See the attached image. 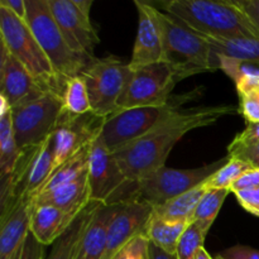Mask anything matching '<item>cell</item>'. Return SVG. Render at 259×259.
<instances>
[{"instance_id":"34","label":"cell","mask_w":259,"mask_h":259,"mask_svg":"<svg viewBox=\"0 0 259 259\" xmlns=\"http://www.w3.org/2000/svg\"><path fill=\"white\" fill-rule=\"evenodd\" d=\"M45 253L46 245L40 244L33 237L32 233L29 232L22 247L15 252V254L10 259H45Z\"/></svg>"},{"instance_id":"39","label":"cell","mask_w":259,"mask_h":259,"mask_svg":"<svg viewBox=\"0 0 259 259\" xmlns=\"http://www.w3.org/2000/svg\"><path fill=\"white\" fill-rule=\"evenodd\" d=\"M219 255L223 259H259V249L248 245H234Z\"/></svg>"},{"instance_id":"18","label":"cell","mask_w":259,"mask_h":259,"mask_svg":"<svg viewBox=\"0 0 259 259\" xmlns=\"http://www.w3.org/2000/svg\"><path fill=\"white\" fill-rule=\"evenodd\" d=\"M90 185L88 174L71 184L61 186L50 192L37 195L32 199L33 206L51 205L73 215H80L90 205Z\"/></svg>"},{"instance_id":"5","label":"cell","mask_w":259,"mask_h":259,"mask_svg":"<svg viewBox=\"0 0 259 259\" xmlns=\"http://www.w3.org/2000/svg\"><path fill=\"white\" fill-rule=\"evenodd\" d=\"M196 91L186 95L174 96L164 105L141 106V108L123 109L104 119L100 138L113 153L120 151L128 144L148 134L169 116L181 110L186 101L195 98Z\"/></svg>"},{"instance_id":"12","label":"cell","mask_w":259,"mask_h":259,"mask_svg":"<svg viewBox=\"0 0 259 259\" xmlns=\"http://www.w3.org/2000/svg\"><path fill=\"white\" fill-rule=\"evenodd\" d=\"M103 123L104 119L93 113L73 116L62 111L52 133L53 171L91 143L100 134Z\"/></svg>"},{"instance_id":"21","label":"cell","mask_w":259,"mask_h":259,"mask_svg":"<svg viewBox=\"0 0 259 259\" xmlns=\"http://www.w3.org/2000/svg\"><path fill=\"white\" fill-rule=\"evenodd\" d=\"M100 204L91 201L90 205L76 218L71 227L51 245V252L45 259H73L86 228L90 224L96 207Z\"/></svg>"},{"instance_id":"23","label":"cell","mask_w":259,"mask_h":259,"mask_svg":"<svg viewBox=\"0 0 259 259\" xmlns=\"http://www.w3.org/2000/svg\"><path fill=\"white\" fill-rule=\"evenodd\" d=\"M13 129L12 109L0 113V176L2 182L13 176L22 158Z\"/></svg>"},{"instance_id":"33","label":"cell","mask_w":259,"mask_h":259,"mask_svg":"<svg viewBox=\"0 0 259 259\" xmlns=\"http://www.w3.org/2000/svg\"><path fill=\"white\" fill-rule=\"evenodd\" d=\"M148 243L149 240L146 234L138 235L132 239L128 244L124 245L113 259H144Z\"/></svg>"},{"instance_id":"27","label":"cell","mask_w":259,"mask_h":259,"mask_svg":"<svg viewBox=\"0 0 259 259\" xmlns=\"http://www.w3.org/2000/svg\"><path fill=\"white\" fill-rule=\"evenodd\" d=\"M219 70L224 71L235 82L238 95L242 96L253 90H259V66L240 62L232 58L218 56Z\"/></svg>"},{"instance_id":"25","label":"cell","mask_w":259,"mask_h":259,"mask_svg":"<svg viewBox=\"0 0 259 259\" xmlns=\"http://www.w3.org/2000/svg\"><path fill=\"white\" fill-rule=\"evenodd\" d=\"M204 37L211 45L215 55L240 62L259 66V38H212Z\"/></svg>"},{"instance_id":"11","label":"cell","mask_w":259,"mask_h":259,"mask_svg":"<svg viewBox=\"0 0 259 259\" xmlns=\"http://www.w3.org/2000/svg\"><path fill=\"white\" fill-rule=\"evenodd\" d=\"M177 82L176 72L166 62L132 68L129 82L119 101V110L164 105L174 98L172 91Z\"/></svg>"},{"instance_id":"42","label":"cell","mask_w":259,"mask_h":259,"mask_svg":"<svg viewBox=\"0 0 259 259\" xmlns=\"http://www.w3.org/2000/svg\"><path fill=\"white\" fill-rule=\"evenodd\" d=\"M144 259H177L176 254H169V253L164 252L163 249L154 245L153 243L149 242L148 247H147L146 255Z\"/></svg>"},{"instance_id":"15","label":"cell","mask_w":259,"mask_h":259,"mask_svg":"<svg viewBox=\"0 0 259 259\" xmlns=\"http://www.w3.org/2000/svg\"><path fill=\"white\" fill-rule=\"evenodd\" d=\"M134 4L138 10V32L129 66L136 68L164 62L163 35L158 19L159 10L149 3L139 0H136Z\"/></svg>"},{"instance_id":"13","label":"cell","mask_w":259,"mask_h":259,"mask_svg":"<svg viewBox=\"0 0 259 259\" xmlns=\"http://www.w3.org/2000/svg\"><path fill=\"white\" fill-rule=\"evenodd\" d=\"M48 5L66 42L73 52L94 57V50L100 43L98 30L89 13L82 12L75 0H48Z\"/></svg>"},{"instance_id":"44","label":"cell","mask_w":259,"mask_h":259,"mask_svg":"<svg viewBox=\"0 0 259 259\" xmlns=\"http://www.w3.org/2000/svg\"><path fill=\"white\" fill-rule=\"evenodd\" d=\"M215 259H223V258L220 257V255H217V257H215Z\"/></svg>"},{"instance_id":"40","label":"cell","mask_w":259,"mask_h":259,"mask_svg":"<svg viewBox=\"0 0 259 259\" xmlns=\"http://www.w3.org/2000/svg\"><path fill=\"white\" fill-rule=\"evenodd\" d=\"M237 3L238 7L245 13L255 29L259 32V0H238Z\"/></svg>"},{"instance_id":"31","label":"cell","mask_w":259,"mask_h":259,"mask_svg":"<svg viewBox=\"0 0 259 259\" xmlns=\"http://www.w3.org/2000/svg\"><path fill=\"white\" fill-rule=\"evenodd\" d=\"M209 230L204 229L201 225L191 223L185 230L180 242L177 244L176 258L177 259H196L200 250L204 248L205 238Z\"/></svg>"},{"instance_id":"35","label":"cell","mask_w":259,"mask_h":259,"mask_svg":"<svg viewBox=\"0 0 259 259\" xmlns=\"http://www.w3.org/2000/svg\"><path fill=\"white\" fill-rule=\"evenodd\" d=\"M228 156L242 159L254 168H259V142L237 148H228Z\"/></svg>"},{"instance_id":"32","label":"cell","mask_w":259,"mask_h":259,"mask_svg":"<svg viewBox=\"0 0 259 259\" xmlns=\"http://www.w3.org/2000/svg\"><path fill=\"white\" fill-rule=\"evenodd\" d=\"M239 113L247 124L259 123V90H253L239 96Z\"/></svg>"},{"instance_id":"16","label":"cell","mask_w":259,"mask_h":259,"mask_svg":"<svg viewBox=\"0 0 259 259\" xmlns=\"http://www.w3.org/2000/svg\"><path fill=\"white\" fill-rule=\"evenodd\" d=\"M0 86L2 94L12 108L45 95L46 91L32 77L27 68L2 46L0 58Z\"/></svg>"},{"instance_id":"8","label":"cell","mask_w":259,"mask_h":259,"mask_svg":"<svg viewBox=\"0 0 259 259\" xmlns=\"http://www.w3.org/2000/svg\"><path fill=\"white\" fill-rule=\"evenodd\" d=\"M132 68L115 56L93 58L81 76L85 80L91 111L99 118H108L119 111V101L125 91Z\"/></svg>"},{"instance_id":"20","label":"cell","mask_w":259,"mask_h":259,"mask_svg":"<svg viewBox=\"0 0 259 259\" xmlns=\"http://www.w3.org/2000/svg\"><path fill=\"white\" fill-rule=\"evenodd\" d=\"M119 204L99 205L86 228L73 259H101L106 247V233Z\"/></svg>"},{"instance_id":"6","label":"cell","mask_w":259,"mask_h":259,"mask_svg":"<svg viewBox=\"0 0 259 259\" xmlns=\"http://www.w3.org/2000/svg\"><path fill=\"white\" fill-rule=\"evenodd\" d=\"M25 22L52 63L58 77L65 83L68 78L81 75L93 60L77 55L68 46L53 18L48 0H27Z\"/></svg>"},{"instance_id":"28","label":"cell","mask_w":259,"mask_h":259,"mask_svg":"<svg viewBox=\"0 0 259 259\" xmlns=\"http://www.w3.org/2000/svg\"><path fill=\"white\" fill-rule=\"evenodd\" d=\"M63 111L73 116H82L91 111L90 99L82 76L78 75L66 81L62 94Z\"/></svg>"},{"instance_id":"2","label":"cell","mask_w":259,"mask_h":259,"mask_svg":"<svg viewBox=\"0 0 259 259\" xmlns=\"http://www.w3.org/2000/svg\"><path fill=\"white\" fill-rule=\"evenodd\" d=\"M163 9L200 35L259 38V32L235 2L171 0L163 3Z\"/></svg>"},{"instance_id":"22","label":"cell","mask_w":259,"mask_h":259,"mask_svg":"<svg viewBox=\"0 0 259 259\" xmlns=\"http://www.w3.org/2000/svg\"><path fill=\"white\" fill-rule=\"evenodd\" d=\"M206 191L207 189L205 187V184L200 185L186 194L180 195L158 206H153L152 214L159 219L168 220V222L192 223V217L197 204Z\"/></svg>"},{"instance_id":"9","label":"cell","mask_w":259,"mask_h":259,"mask_svg":"<svg viewBox=\"0 0 259 259\" xmlns=\"http://www.w3.org/2000/svg\"><path fill=\"white\" fill-rule=\"evenodd\" d=\"M88 176L91 201L101 205L129 201L136 190V185L128 181L115 154L105 146L100 134L91 144Z\"/></svg>"},{"instance_id":"37","label":"cell","mask_w":259,"mask_h":259,"mask_svg":"<svg viewBox=\"0 0 259 259\" xmlns=\"http://www.w3.org/2000/svg\"><path fill=\"white\" fill-rule=\"evenodd\" d=\"M259 142V123L247 124L245 129L240 132L232 141L228 148H237V147L248 146V144L258 143Z\"/></svg>"},{"instance_id":"43","label":"cell","mask_w":259,"mask_h":259,"mask_svg":"<svg viewBox=\"0 0 259 259\" xmlns=\"http://www.w3.org/2000/svg\"><path fill=\"white\" fill-rule=\"evenodd\" d=\"M196 259H215V258H212L211 255L207 253V250L205 249V248H202V249L199 252V254H197Z\"/></svg>"},{"instance_id":"3","label":"cell","mask_w":259,"mask_h":259,"mask_svg":"<svg viewBox=\"0 0 259 259\" xmlns=\"http://www.w3.org/2000/svg\"><path fill=\"white\" fill-rule=\"evenodd\" d=\"M163 35L164 62L176 72L179 81L192 75L219 70L211 45L167 13L158 12Z\"/></svg>"},{"instance_id":"10","label":"cell","mask_w":259,"mask_h":259,"mask_svg":"<svg viewBox=\"0 0 259 259\" xmlns=\"http://www.w3.org/2000/svg\"><path fill=\"white\" fill-rule=\"evenodd\" d=\"M63 111L62 95L46 93L12 108L13 129L20 151L37 147L51 136Z\"/></svg>"},{"instance_id":"1","label":"cell","mask_w":259,"mask_h":259,"mask_svg":"<svg viewBox=\"0 0 259 259\" xmlns=\"http://www.w3.org/2000/svg\"><path fill=\"white\" fill-rule=\"evenodd\" d=\"M235 106L218 105L180 110L142 138L115 152V158L131 184L149 176L166 161L177 142L189 132L212 125L220 118L237 113Z\"/></svg>"},{"instance_id":"30","label":"cell","mask_w":259,"mask_h":259,"mask_svg":"<svg viewBox=\"0 0 259 259\" xmlns=\"http://www.w3.org/2000/svg\"><path fill=\"white\" fill-rule=\"evenodd\" d=\"M250 168L253 167L247 162L229 157V161L205 182V187L207 190H230L238 179Z\"/></svg>"},{"instance_id":"26","label":"cell","mask_w":259,"mask_h":259,"mask_svg":"<svg viewBox=\"0 0 259 259\" xmlns=\"http://www.w3.org/2000/svg\"><path fill=\"white\" fill-rule=\"evenodd\" d=\"M191 223L187 222H168L159 219L153 214L147 223L144 234L151 243L163 249L169 254H176L177 244L180 238Z\"/></svg>"},{"instance_id":"4","label":"cell","mask_w":259,"mask_h":259,"mask_svg":"<svg viewBox=\"0 0 259 259\" xmlns=\"http://www.w3.org/2000/svg\"><path fill=\"white\" fill-rule=\"evenodd\" d=\"M2 46L17 58L46 93L62 95L66 83L58 77L27 22L0 7Z\"/></svg>"},{"instance_id":"41","label":"cell","mask_w":259,"mask_h":259,"mask_svg":"<svg viewBox=\"0 0 259 259\" xmlns=\"http://www.w3.org/2000/svg\"><path fill=\"white\" fill-rule=\"evenodd\" d=\"M0 7L5 8L20 19L27 17V0H0Z\"/></svg>"},{"instance_id":"7","label":"cell","mask_w":259,"mask_h":259,"mask_svg":"<svg viewBox=\"0 0 259 259\" xmlns=\"http://www.w3.org/2000/svg\"><path fill=\"white\" fill-rule=\"evenodd\" d=\"M228 161L229 156L227 154L224 158L199 168L177 169L167 166L161 167L137 182L136 190L129 201L146 202L152 207L158 206L205 184Z\"/></svg>"},{"instance_id":"19","label":"cell","mask_w":259,"mask_h":259,"mask_svg":"<svg viewBox=\"0 0 259 259\" xmlns=\"http://www.w3.org/2000/svg\"><path fill=\"white\" fill-rule=\"evenodd\" d=\"M78 215L70 214L51 205H32L30 233L43 245H52L68 228Z\"/></svg>"},{"instance_id":"36","label":"cell","mask_w":259,"mask_h":259,"mask_svg":"<svg viewBox=\"0 0 259 259\" xmlns=\"http://www.w3.org/2000/svg\"><path fill=\"white\" fill-rule=\"evenodd\" d=\"M234 195L245 211L259 218V187L234 192Z\"/></svg>"},{"instance_id":"38","label":"cell","mask_w":259,"mask_h":259,"mask_svg":"<svg viewBox=\"0 0 259 259\" xmlns=\"http://www.w3.org/2000/svg\"><path fill=\"white\" fill-rule=\"evenodd\" d=\"M255 187H259V168L253 167L238 179V181L233 185L230 191L234 194V192L255 189Z\"/></svg>"},{"instance_id":"24","label":"cell","mask_w":259,"mask_h":259,"mask_svg":"<svg viewBox=\"0 0 259 259\" xmlns=\"http://www.w3.org/2000/svg\"><path fill=\"white\" fill-rule=\"evenodd\" d=\"M93 142L89 143L88 146L83 147L82 149H80L75 156H72L70 159H67L65 163H62L60 167H57V168L51 174V176L48 177L47 181L43 184V186L35 192L34 196L45 194V192H50L52 191V190L58 189V187L61 186H65V185L67 184H71V182L76 181V180L80 179L81 176L88 174L89 156H90V149Z\"/></svg>"},{"instance_id":"14","label":"cell","mask_w":259,"mask_h":259,"mask_svg":"<svg viewBox=\"0 0 259 259\" xmlns=\"http://www.w3.org/2000/svg\"><path fill=\"white\" fill-rule=\"evenodd\" d=\"M151 215L152 206L146 202L126 201L119 204L118 210L109 223L105 252L101 259H113L132 239L144 234Z\"/></svg>"},{"instance_id":"17","label":"cell","mask_w":259,"mask_h":259,"mask_svg":"<svg viewBox=\"0 0 259 259\" xmlns=\"http://www.w3.org/2000/svg\"><path fill=\"white\" fill-rule=\"evenodd\" d=\"M32 200L19 199L2 209L0 259H10L22 247L30 232Z\"/></svg>"},{"instance_id":"29","label":"cell","mask_w":259,"mask_h":259,"mask_svg":"<svg viewBox=\"0 0 259 259\" xmlns=\"http://www.w3.org/2000/svg\"><path fill=\"white\" fill-rule=\"evenodd\" d=\"M230 192V190H207L197 204L192 217V223H196L204 229L210 230Z\"/></svg>"}]
</instances>
